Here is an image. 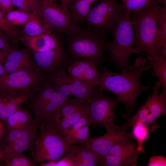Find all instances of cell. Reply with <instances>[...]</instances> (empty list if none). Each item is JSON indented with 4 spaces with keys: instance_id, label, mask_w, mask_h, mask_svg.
I'll return each instance as SVG.
<instances>
[{
    "instance_id": "4",
    "label": "cell",
    "mask_w": 166,
    "mask_h": 166,
    "mask_svg": "<svg viewBox=\"0 0 166 166\" xmlns=\"http://www.w3.org/2000/svg\"><path fill=\"white\" fill-rule=\"evenodd\" d=\"M131 13L125 11L120 22L110 32L113 41L108 42L106 45V50L109 53V62L116 65L121 71L126 72L132 69V66L129 65V56L136 53L133 47L135 37Z\"/></svg>"
},
{
    "instance_id": "30",
    "label": "cell",
    "mask_w": 166,
    "mask_h": 166,
    "mask_svg": "<svg viewBox=\"0 0 166 166\" xmlns=\"http://www.w3.org/2000/svg\"><path fill=\"white\" fill-rule=\"evenodd\" d=\"M42 24L43 25L42 22L32 20L22 25L21 33L19 35L21 34V36L19 37V40L22 36H36L48 31H52L43 25L42 26Z\"/></svg>"
},
{
    "instance_id": "7",
    "label": "cell",
    "mask_w": 166,
    "mask_h": 166,
    "mask_svg": "<svg viewBox=\"0 0 166 166\" xmlns=\"http://www.w3.org/2000/svg\"><path fill=\"white\" fill-rule=\"evenodd\" d=\"M54 0H37L32 13L39 17L43 25L52 30L60 40L67 34L81 28L73 20L69 11L65 10Z\"/></svg>"
},
{
    "instance_id": "42",
    "label": "cell",
    "mask_w": 166,
    "mask_h": 166,
    "mask_svg": "<svg viewBox=\"0 0 166 166\" xmlns=\"http://www.w3.org/2000/svg\"><path fill=\"white\" fill-rule=\"evenodd\" d=\"M4 0H0V8H1V6L2 3V2H3Z\"/></svg>"
},
{
    "instance_id": "43",
    "label": "cell",
    "mask_w": 166,
    "mask_h": 166,
    "mask_svg": "<svg viewBox=\"0 0 166 166\" xmlns=\"http://www.w3.org/2000/svg\"><path fill=\"white\" fill-rule=\"evenodd\" d=\"M2 127V126L1 123L0 122V127Z\"/></svg>"
},
{
    "instance_id": "14",
    "label": "cell",
    "mask_w": 166,
    "mask_h": 166,
    "mask_svg": "<svg viewBox=\"0 0 166 166\" xmlns=\"http://www.w3.org/2000/svg\"><path fill=\"white\" fill-rule=\"evenodd\" d=\"M39 125V122H38L23 128L7 129L4 135V140L6 143L5 148L11 145L13 151L19 152L32 150L34 148Z\"/></svg>"
},
{
    "instance_id": "33",
    "label": "cell",
    "mask_w": 166,
    "mask_h": 166,
    "mask_svg": "<svg viewBox=\"0 0 166 166\" xmlns=\"http://www.w3.org/2000/svg\"><path fill=\"white\" fill-rule=\"evenodd\" d=\"M45 32L36 36H22L20 38L19 40L31 50L32 53L38 52L44 45Z\"/></svg>"
},
{
    "instance_id": "6",
    "label": "cell",
    "mask_w": 166,
    "mask_h": 166,
    "mask_svg": "<svg viewBox=\"0 0 166 166\" xmlns=\"http://www.w3.org/2000/svg\"><path fill=\"white\" fill-rule=\"evenodd\" d=\"M39 128V134L34 148V161L36 164L56 161L75 146L49 124L42 122Z\"/></svg>"
},
{
    "instance_id": "38",
    "label": "cell",
    "mask_w": 166,
    "mask_h": 166,
    "mask_svg": "<svg viewBox=\"0 0 166 166\" xmlns=\"http://www.w3.org/2000/svg\"><path fill=\"white\" fill-rule=\"evenodd\" d=\"M9 52L0 49V63H4Z\"/></svg>"
},
{
    "instance_id": "27",
    "label": "cell",
    "mask_w": 166,
    "mask_h": 166,
    "mask_svg": "<svg viewBox=\"0 0 166 166\" xmlns=\"http://www.w3.org/2000/svg\"><path fill=\"white\" fill-rule=\"evenodd\" d=\"M33 96L30 91H26L20 96L9 101L0 112V120L4 121L10 115L20 109L21 104L26 101Z\"/></svg>"
},
{
    "instance_id": "34",
    "label": "cell",
    "mask_w": 166,
    "mask_h": 166,
    "mask_svg": "<svg viewBox=\"0 0 166 166\" xmlns=\"http://www.w3.org/2000/svg\"><path fill=\"white\" fill-rule=\"evenodd\" d=\"M123 3L126 11L137 13L155 0H120Z\"/></svg>"
},
{
    "instance_id": "31",
    "label": "cell",
    "mask_w": 166,
    "mask_h": 166,
    "mask_svg": "<svg viewBox=\"0 0 166 166\" xmlns=\"http://www.w3.org/2000/svg\"><path fill=\"white\" fill-rule=\"evenodd\" d=\"M132 128V131L131 133L133 139L137 141L138 150L144 152V149L143 146V144L149 135V130L148 127L141 123L138 122Z\"/></svg>"
},
{
    "instance_id": "11",
    "label": "cell",
    "mask_w": 166,
    "mask_h": 166,
    "mask_svg": "<svg viewBox=\"0 0 166 166\" xmlns=\"http://www.w3.org/2000/svg\"><path fill=\"white\" fill-rule=\"evenodd\" d=\"M65 69H61L45 76L46 80L56 92L88 101L100 89L99 85H90L73 78Z\"/></svg>"
},
{
    "instance_id": "21",
    "label": "cell",
    "mask_w": 166,
    "mask_h": 166,
    "mask_svg": "<svg viewBox=\"0 0 166 166\" xmlns=\"http://www.w3.org/2000/svg\"><path fill=\"white\" fill-rule=\"evenodd\" d=\"M4 122L9 129L23 128L39 122L36 118H33L27 109H19L9 116Z\"/></svg>"
},
{
    "instance_id": "17",
    "label": "cell",
    "mask_w": 166,
    "mask_h": 166,
    "mask_svg": "<svg viewBox=\"0 0 166 166\" xmlns=\"http://www.w3.org/2000/svg\"><path fill=\"white\" fill-rule=\"evenodd\" d=\"M68 96L57 92L55 96L33 113L40 123L55 121L65 103L69 100Z\"/></svg>"
},
{
    "instance_id": "8",
    "label": "cell",
    "mask_w": 166,
    "mask_h": 166,
    "mask_svg": "<svg viewBox=\"0 0 166 166\" xmlns=\"http://www.w3.org/2000/svg\"><path fill=\"white\" fill-rule=\"evenodd\" d=\"M153 88L152 93L148 97L134 116L120 127L121 131L126 132L127 128H132L138 122L146 125L153 132L160 128L157 120L166 113V92L162 91L160 94L158 93L160 87L158 82Z\"/></svg>"
},
{
    "instance_id": "25",
    "label": "cell",
    "mask_w": 166,
    "mask_h": 166,
    "mask_svg": "<svg viewBox=\"0 0 166 166\" xmlns=\"http://www.w3.org/2000/svg\"><path fill=\"white\" fill-rule=\"evenodd\" d=\"M57 92L45 80L38 90L31 97L30 107L33 113L52 99Z\"/></svg>"
},
{
    "instance_id": "35",
    "label": "cell",
    "mask_w": 166,
    "mask_h": 166,
    "mask_svg": "<svg viewBox=\"0 0 166 166\" xmlns=\"http://www.w3.org/2000/svg\"><path fill=\"white\" fill-rule=\"evenodd\" d=\"M14 6L18 9L32 13L37 0H11Z\"/></svg>"
},
{
    "instance_id": "18",
    "label": "cell",
    "mask_w": 166,
    "mask_h": 166,
    "mask_svg": "<svg viewBox=\"0 0 166 166\" xmlns=\"http://www.w3.org/2000/svg\"><path fill=\"white\" fill-rule=\"evenodd\" d=\"M30 50L26 47L20 49H14L9 52L3 65L5 74L36 66L31 58Z\"/></svg>"
},
{
    "instance_id": "36",
    "label": "cell",
    "mask_w": 166,
    "mask_h": 166,
    "mask_svg": "<svg viewBox=\"0 0 166 166\" xmlns=\"http://www.w3.org/2000/svg\"><path fill=\"white\" fill-rule=\"evenodd\" d=\"M8 38L4 32L0 30V49L9 52L14 48L10 43Z\"/></svg>"
},
{
    "instance_id": "12",
    "label": "cell",
    "mask_w": 166,
    "mask_h": 166,
    "mask_svg": "<svg viewBox=\"0 0 166 166\" xmlns=\"http://www.w3.org/2000/svg\"><path fill=\"white\" fill-rule=\"evenodd\" d=\"M132 139L124 140L114 145L106 154L99 156L101 166H136L139 156L143 152L138 150Z\"/></svg>"
},
{
    "instance_id": "1",
    "label": "cell",
    "mask_w": 166,
    "mask_h": 166,
    "mask_svg": "<svg viewBox=\"0 0 166 166\" xmlns=\"http://www.w3.org/2000/svg\"><path fill=\"white\" fill-rule=\"evenodd\" d=\"M146 58L139 57L135 60L130 72L120 73L112 71L106 67H103L99 86L101 89L109 91L123 102L126 106V113L123 118L128 117L134 111L136 101L143 91L150 88L142 84L140 77L144 71L148 70Z\"/></svg>"
},
{
    "instance_id": "40",
    "label": "cell",
    "mask_w": 166,
    "mask_h": 166,
    "mask_svg": "<svg viewBox=\"0 0 166 166\" xmlns=\"http://www.w3.org/2000/svg\"><path fill=\"white\" fill-rule=\"evenodd\" d=\"M5 73V70L3 65L0 63V77L4 74Z\"/></svg>"
},
{
    "instance_id": "22",
    "label": "cell",
    "mask_w": 166,
    "mask_h": 166,
    "mask_svg": "<svg viewBox=\"0 0 166 166\" xmlns=\"http://www.w3.org/2000/svg\"><path fill=\"white\" fill-rule=\"evenodd\" d=\"M86 115H89L88 101L75 112L63 120L46 123L51 126L57 132L65 136L69 128Z\"/></svg>"
},
{
    "instance_id": "23",
    "label": "cell",
    "mask_w": 166,
    "mask_h": 166,
    "mask_svg": "<svg viewBox=\"0 0 166 166\" xmlns=\"http://www.w3.org/2000/svg\"><path fill=\"white\" fill-rule=\"evenodd\" d=\"M147 58L149 63L147 65L148 69H152V76L158 79V82L162 91L166 92V59L157 55H147Z\"/></svg>"
},
{
    "instance_id": "3",
    "label": "cell",
    "mask_w": 166,
    "mask_h": 166,
    "mask_svg": "<svg viewBox=\"0 0 166 166\" xmlns=\"http://www.w3.org/2000/svg\"><path fill=\"white\" fill-rule=\"evenodd\" d=\"M155 0L140 12L130 15L134 34L133 49L136 53L160 55L162 46L158 37L156 14L159 3Z\"/></svg>"
},
{
    "instance_id": "16",
    "label": "cell",
    "mask_w": 166,
    "mask_h": 166,
    "mask_svg": "<svg viewBox=\"0 0 166 166\" xmlns=\"http://www.w3.org/2000/svg\"><path fill=\"white\" fill-rule=\"evenodd\" d=\"M128 139H133L131 132L116 131L89 138L84 146L97 153L99 156H104L107 154L114 145Z\"/></svg>"
},
{
    "instance_id": "28",
    "label": "cell",
    "mask_w": 166,
    "mask_h": 166,
    "mask_svg": "<svg viewBox=\"0 0 166 166\" xmlns=\"http://www.w3.org/2000/svg\"><path fill=\"white\" fill-rule=\"evenodd\" d=\"M158 25V37L162 46L160 56H166V5L159 8L156 14Z\"/></svg>"
},
{
    "instance_id": "26",
    "label": "cell",
    "mask_w": 166,
    "mask_h": 166,
    "mask_svg": "<svg viewBox=\"0 0 166 166\" xmlns=\"http://www.w3.org/2000/svg\"><path fill=\"white\" fill-rule=\"evenodd\" d=\"M5 18L11 26L14 27L18 26H22L32 20L42 22L41 19L34 14L18 9L10 11L6 14Z\"/></svg>"
},
{
    "instance_id": "41",
    "label": "cell",
    "mask_w": 166,
    "mask_h": 166,
    "mask_svg": "<svg viewBox=\"0 0 166 166\" xmlns=\"http://www.w3.org/2000/svg\"><path fill=\"white\" fill-rule=\"evenodd\" d=\"M4 156V152L2 150L1 148L0 147V159L2 160Z\"/></svg>"
},
{
    "instance_id": "29",
    "label": "cell",
    "mask_w": 166,
    "mask_h": 166,
    "mask_svg": "<svg viewBox=\"0 0 166 166\" xmlns=\"http://www.w3.org/2000/svg\"><path fill=\"white\" fill-rule=\"evenodd\" d=\"M2 160L6 166H34L36 164L23 152L4 153Z\"/></svg>"
},
{
    "instance_id": "9",
    "label": "cell",
    "mask_w": 166,
    "mask_h": 166,
    "mask_svg": "<svg viewBox=\"0 0 166 166\" xmlns=\"http://www.w3.org/2000/svg\"><path fill=\"white\" fill-rule=\"evenodd\" d=\"M104 91L100 89L88 101V116L92 128L102 126L108 133L121 131L120 127L115 124V110L119 101L117 98L107 96L104 93Z\"/></svg>"
},
{
    "instance_id": "5",
    "label": "cell",
    "mask_w": 166,
    "mask_h": 166,
    "mask_svg": "<svg viewBox=\"0 0 166 166\" xmlns=\"http://www.w3.org/2000/svg\"><path fill=\"white\" fill-rule=\"evenodd\" d=\"M45 81L36 66L4 74L0 77V99L9 101L27 91L33 96Z\"/></svg>"
},
{
    "instance_id": "44",
    "label": "cell",
    "mask_w": 166,
    "mask_h": 166,
    "mask_svg": "<svg viewBox=\"0 0 166 166\" xmlns=\"http://www.w3.org/2000/svg\"><path fill=\"white\" fill-rule=\"evenodd\" d=\"M0 30H1V28H0Z\"/></svg>"
},
{
    "instance_id": "10",
    "label": "cell",
    "mask_w": 166,
    "mask_h": 166,
    "mask_svg": "<svg viewBox=\"0 0 166 166\" xmlns=\"http://www.w3.org/2000/svg\"><path fill=\"white\" fill-rule=\"evenodd\" d=\"M98 3L91 9L85 23L102 32H111L119 23L126 11L118 0H99Z\"/></svg>"
},
{
    "instance_id": "15",
    "label": "cell",
    "mask_w": 166,
    "mask_h": 166,
    "mask_svg": "<svg viewBox=\"0 0 166 166\" xmlns=\"http://www.w3.org/2000/svg\"><path fill=\"white\" fill-rule=\"evenodd\" d=\"M68 74L72 77L85 84L99 85L101 74L97 67L88 61L81 60L75 61L66 68Z\"/></svg>"
},
{
    "instance_id": "24",
    "label": "cell",
    "mask_w": 166,
    "mask_h": 166,
    "mask_svg": "<svg viewBox=\"0 0 166 166\" xmlns=\"http://www.w3.org/2000/svg\"><path fill=\"white\" fill-rule=\"evenodd\" d=\"M99 0H70L67 6L73 21L76 23L84 24L85 18L94 2Z\"/></svg>"
},
{
    "instance_id": "32",
    "label": "cell",
    "mask_w": 166,
    "mask_h": 166,
    "mask_svg": "<svg viewBox=\"0 0 166 166\" xmlns=\"http://www.w3.org/2000/svg\"><path fill=\"white\" fill-rule=\"evenodd\" d=\"M0 28L4 32L10 39L14 49L18 46L19 33L18 29L11 26L5 19L4 15L0 10Z\"/></svg>"
},
{
    "instance_id": "37",
    "label": "cell",
    "mask_w": 166,
    "mask_h": 166,
    "mask_svg": "<svg viewBox=\"0 0 166 166\" xmlns=\"http://www.w3.org/2000/svg\"><path fill=\"white\" fill-rule=\"evenodd\" d=\"M165 166L166 158L162 156H155L151 158L148 166Z\"/></svg>"
},
{
    "instance_id": "2",
    "label": "cell",
    "mask_w": 166,
    "mask_h": 166,
    "mask_svg": "<svg viewBox=\"0 0 166 166\" xmlns=\"http://www.w3.org/2000/svg\"><path fill=\"white\" fill-rule=\"evenodd\" d=\"M67 57L73 62L83 60L97 67L105 59L108 38L106 33L85 24L82 28L66 34L63 37Z\"/></svg>"
},
{
    "instance_id": "20",
    "label": "cell",
    "mask_w": 166,
    "mask_h": 166,
    "mask_svg": "<svg viewBox=\"0 0 166 166\" xmlns=\"http://www.w3.org/2000/svg\"><path fill=\"white\" fill-rule=\"evenodd\" d=\"M91 121L88 115L82 117L68 129L66 136L72 144L84 145L89 139V129Z\"/></svg>"
},
{
    "instance_id": "19",
    "label": "cell",
    "mask_w": 166,
    "mask_h": 166,
    "mask_svg": "<svg viewBox=\"0 0 166 166\" xmlns=\"http://www.w3.org/2000/svg\"><path fill=\"white\" fill-rule=\"evenodd\" d=\"M73 166H94L97 164L99 155L84 145H75L67 152Z\"/></svg>"
},
{
    "instance_id": "39",
    "label": "cell",
    "mask_w": 166,
    "mask_h": 166,
    "mask_svg": "<svg viewBox=\"0 0 166 166\" xmlns=\"http://www.w3.org/2000/svg\"><path fill=\"white\" fill-rule=\"evenodd\" d=\"M55 1H58L60 2V5L65 10L69 11L67 9V6L70 0H54Z\"/></svg>"
},
{
    "instance_id": "13",
    "label": "cell",
    "mask_w": 166,
    "mask_h": 166,
    "mask_svg": "<svg viewBox=\"0 0 166 166\" xmlns=\"http://www.w3.org/2000/svg\"><path fill=\"white\" fill-rule=\"evenodd\" d=\"M32 53L38 71L45 76L61 69H66L73 62L67 57L62 43L51 51Z\"/></svg>"
}]
</instances>
